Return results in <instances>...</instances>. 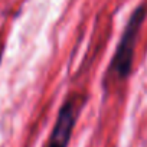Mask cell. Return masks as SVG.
<instances>
[{"instance_id":"6da1fadb","label":"cell","mask_w":147,"mask_h":147,"mask_svg":"<svg viewBox=\"0 0 147 147\" xmlns=\"http://www.w3.org/2000/svg\"><path fill=\"white\" fill-rule=\"evenodd\" d=\"M146 16H147V10L144 5H140L133 10L130 19L125 23V28L117 45V49L111 58V62L108 65L107 80L111 78L115 81H125L131 74L136 43H137V39H138Z\"/></svg>"},{"instance_id":"7a4b0ae2","label":"cell","mask_w":147,"mask_h":147,"mask_svg":"<svg viewBox=\"0 0 147 147\" xmlns=\"http://www.w3.org/2000/svg\"><path fill=\"white\" fill-rule=\"evenodd\" d=\"M84 102L85 100H81L80 95H72L65 100L45 147H68Z\"/></svg>"},{"instance_id":"3957f363","label":"cell","mask_w":147,"mask_h":147,"mask_svg":"<svg viewBox=\"0 0 147 147\" xmlns=\"http://www.w3.org/2000/svg\"><path fill=\"white\" fill-rule=\"evenodd\" d=\"M3 51H5V46H3V42L0 39V62H2V56H3Z\"/></svg>"}]
</instances>
